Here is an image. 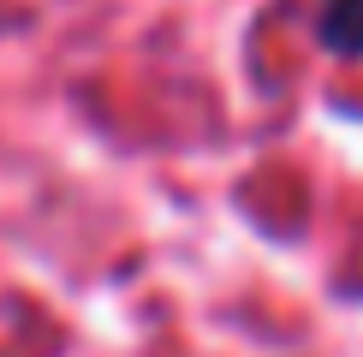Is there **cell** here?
<instances>
[{
    "mask_svg": "<svg viewBox=\"0 0 363 357\" xmlns=\"http://www.w3.org/2000/svg\"><path fill=\"white\" fill-rule=\"evenodd\" d=\"M315 42H322L328 54L363 60V0H322V12H315Z\"/></svg>",
    "mask_w": 363,
    "mask_h": 357,
    "instance_id": "obj_1",
    "label": "cell"
}]
</instances>
